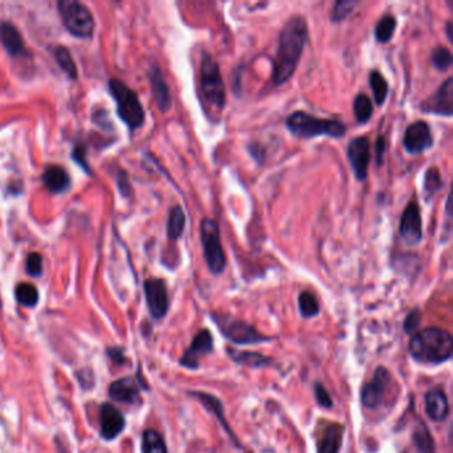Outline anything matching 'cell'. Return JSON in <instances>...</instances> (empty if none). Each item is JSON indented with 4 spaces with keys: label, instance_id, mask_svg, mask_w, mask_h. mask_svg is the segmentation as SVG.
Returning a JSON list of instances; mask_svg holds the SVG:
<instances>
[{
    "label": "cell",
    "instance_id": "obj_1",
    "mask_svg": "<svg viewBox=\"0 0 453 453\" xmlns=\"http://www.w3.org/2000/svg\"><path fill=\"white\" fill-rule=\"evenodd\" d=\"M307 41L309 25L306 19L300 15L290 18L279 35V44L273 61L272 79L276 87L286 84L294 76Z\"/></svg>",
    "mask_w": 453,
    "mask_h": 453
},
{
    "label": "cell",
    "instance_id": "obj_2",
    "mask_svg": "<svg viewBox=\"0 0 453 453\" xmlns=\"http://www.w3.org/2000/svg\"><path fill=\"white\" fill-rule=\"evenodd\" d=\"M408 351L419 363L441 364L452 356V335L450 331L439 327L423 329L411 338Z\"/></svg>",
    "mask_w": 453,
    "mask_h": 453
},
{
    "label": "cell",
    "instance_id": "obj_3",
    "mask_svg": "<svg viewBox=\"0 0 453 453\" xmlns=\"http://www.w3.org/2000/svg\"><path fill=\"white\" fill-rule=\"evenodd\" d=\"M287 131L298 138L310 140L319 136L331 138L344 137L347 128L339 120L320 118L303 111H296L286 118Z\"/></svg>",
    "mask_w": 453,
    "mask_h": 453
},
{
    "label": "cell",
    "instance_id": "obj_4",
    "mask_svg": "<svg viewBox=\"0 0 453 453\" xmlns=\"http://www.w3.org/2000/svg\"><path fill=\"white\" fill-rule=\"evenodd\" d=\"M108 85L118 105V118L132 132L140 129L145 122V111L137 93L121 80L111 79Z\"/></svg>",
    "mask_w": 453,
    "mask_h": 453
},
{
    "label": "cell",
    "instance_id": "obj_5",
    "mask_svg": "<svg viewBox=\"0 0 453 453\" xmlns=\"http://www.w3.org/2000/svg\"><path fill=\"white\" fill-rule=\"evenodd\" d=\"M199 92L212 108L222 111L226 104V89L219 65L209 54H203L199 65Z\"/></svg>",
    "mask_w": 453,
    "mask_h": 453
},
{
    "label": "cell",
    "instance_id": "obj_6",
    "mask_svg": "<svg viewBox=\"0 0 453 453\" xmlns=\"http://www.w3.org/2000/svg\"><path fill=\"white\" fill-rule=\"evenodd\" d=\"M60 18L65 30L75 38L89 39L95 32V18L91 10L78 0L58 1Z\"/></svg>",
    "mask_w": 453,
    "mask_h": 453
},
{
    "label": "cell",
    "instance_id": "obj_7",
    "mask_svg": "<svg viewBox=\"0 0 453 453\" xmlns=\"http://www.w3.org/2000/svg\"><path fill=\"white\" fill-rule=\"evenodd\" d=\"M199 238L208 269L214 276L222 274L226 269L228 261L221 242V232L214 219L203 218L201 221Z\"/></svg>",
    "mask_w": 453,
    "mask_h": 453
},
{
    "label": "cell",
    "instance_id": "obj_8",
    "mask_svg": "<svg viewBox=\"0 0 453 453\" xmlns=\"http://www.w3.org/2000/svg\"><path fill=\"white\" fill-rule=\"evenodd\" d=\"M212 318L216 322L218 330L222 333V335L238 346L258 344L272 340V336H266L259 333L253 324L242 319L219 313H213Z\"/></svg>",
    "mask_w": 453,
    "mask_h": 453
},
{
    "label": "cell",
    "instance_id": "obj_9",
    "mask_svg": "<svg viewBox=\"0 0 453 453\" xmlns=\"http://www.w3.org/2000/svg\"><path fill=\"white\" fill-rule=\"evenodd\" d=\"M145 300L149 314L155 320H161L169 311L168 287L164 279L149 278L144 282Z\"/></svg>",
    "mask_w": 453,
    "mask_h": 453
},
{
    "label": "cell",
    "instance_id": "obj_10",
    "mask_svg": "<svg viewBox=\"0 0 453 453\" xmlns=\"http://www.w3.org/2000/svg\"><path fill=\"white\" fill-rule=\"evenodd\" d=\"M371 158V144L366 136L354 137L347 145V159L353 168L357 181L363 182L368 176V165Z\"/></svg>",
    "mask_w": 453,
    "mask_h": 453
},
{
    "label": "cell",
    "instance_id": "obj_11",
    "mask_svg": "<svg viewBox=\"0 0 453 453\" xmlns=\"http://www.w3.org/2000/svg\"><path fill=\"white\" fill-rule=\"evenodd\" d=\"M399 234L407 246H417L423 241V222L417 202L411 201L403 210Z\"/></svg>",
    "mask_w": 453,
    "mask_h": 453
},
{
    "label": "cell",
    "instance_id": "obj_12",
    "mask_svg": "<svg viewBox=\"0 0 453 453\" xmlns=\"http://www.w3.org/2000/svg\"><path fill=\"white\" fill-rule=\"evenodd\" d=\"M214 349V339L209 330L202 329L193 338L190 346L179 359V364L189 370H196L199 367L201 360L206 355L212 354Z\"/></svg>",
    "mask_w": 453,
    "mask_h": 453
},
{
    "label": "cell",
    "instance_id": "obj_13",
    "mask_svg": "<svg viewBox=\"0 0 453 453\" xmlns=\"http://www.w3.org/2000/svg\"><path fill=\"white\" fill-rule=\"evenodd\" d=\"M126 420L112 403H102L99 408V432L105 441H113L124 432Z\"/></svg>",
    "mask_w": 453,
    "mask_h": 453
},
{
    "label": "cell",
    "instance_id": "obj_14",
    "mask_svg": "<svg viewBox=\"0 0 453 453\" xmlns=\"http://www.w3.org/2000/svg\"><path fill=\"white\" fill-rule=\"evenodd\" d=\"M420 109L424 113H432L443 118H452L453 115V80L448 78L432 96L421 102Z\"/></svg>",
    "mask_w": 453,
    "mask_h": 453
},
{
    "label": "cell",
    "instance_id": "obj_15",
    "mask_svg": "<svg viewBox=\"0 0 453 453\" xmlns=\"http://www.w3.org/2000/svg\"><path fill=\"white\" fill-rule=\"evenodd\" d=\"M434 145L431 128L426 121H416L406 129L403 146L410 155H421Z\"/></svg>",
    "mask_w": 453,
    "mask_h": 453
},
{
    "label": "cell",
    "instance_id": "obj_16",
    "mask_svg": "<svg viewBox=\"0 0 453 453\" xmlns=\"http://www.w3.org/2000/svg\"><path fill=\"white\" fill-rule=\"evenodd\" d=\"M391 382V375L387 368L377 367L375 371L374 377L371 382H368L360 394V399L364 407L367 408H377L387 393V388Z\"/></svg>",
    "mask_w": 453,
    "mask_h": 453
},
{
    "label": "cell",
    "instance_id": "obj_17",
    "mask_svg": "<svg viewBox=\"0 0 453 453\" xmlns=\"http://www.w3.org/2000/svg\"><path fill=\"white\" fill-rule=\"evenodd\" d=\"M137 379H133L131 376H125L118 379L111 383L108 388V395L112 400L129 404V406H137L141 401V391Z\"/></svg>",
    "mask_w": 453,
    "mask_h": 453
},
{
    "label": "cell",
    "instance_id": "obj_18",
    "mask_svg": "<svg viewBox=\"0 0 453 453\" xmlns=\"http://www.w3.org/2000/svg\"><path fill=\"white\" fill-rule=\"evenodd\" d=\"M149 81H151L152 93L157 104L158 109L162 113H168L172 109L173 100H172L170 88L165 80L162 71L158 68V65H152L151 72H149Z\"/></svg>",
    "mask_w": 453,
    "mask_h": 453
},
{
    "label": "cell",
    "instance_id": "obj_19",
    "mask_svg": "<svg viewBox=\"0 0 453 453\" xmlns=\"http://www.w3.org/2000/svg\"><path fill=\"white\" fill-rule=\"evenodd\" d=\"M0 43L11 58L27 56L25 44L19 30L8 21L0 23Z\"/></svg>",
    "mask_w": 453,
    "mask_h": 453
},
{
    "label": "cell",
    "instance_id": "obj_20",
    "mask_svg": "<svg viewBox=\"0 0 453 453\" xmlns=\"http://www.w3.org/2000/svg\"><path fill=\"white\" fill-rule=\"evenodd\" d=\"M424 403H426V412L432 421L440 423L448 417L450 401H448V396L441 387L430 390L426 394Z\"/></svg>",
    "mask_w": 453,
    "mask_h": 453
},
{
    "label": "cell",
    "instance_id": "obj_21",
    "mask_svg": "<svg viewBox=\"0 0 453 453\" xmlns=\"http://www.w3.org/2000/svg\"><path fill=\"white\" fill-rule=\"evenodd\" d=\"M44 186L54 195H63L71 188L72 179L69 173L59 165L47 168L41 176Z\"/></svg>",
    "mask_w": 453,
    "mask_h": 453
},
{
    "label": "cell",
    "instance_id": "obj_22",
    "mask_svg": "<svg viewBox=\"0 0 453 453\" xmlns=\"http://www.w3.org/2000/svg\"><path fill=\"white\" fill-rule=\"evenodd\" d=\"M344 436V427L339 423L327 424L318 441V453H339Z\"/></svg>",
    "mask_w": 453,
    "mask_h": 453
},
{
    "label": "cell",
    "instance_id": "obj_23",
    "mask_svg": "<svg viewBox=\"0 0 453 453\" xmlns=\"http://www.w3.org/2000/svg\"><path fill=\"white\" fill-rule=\"evenodd\" d=\"M192 396H195L197 400H199L202 403V406L205 408H208V411H210L212 414L214 415L218 419V421H221L222 427L225 428V431L229 434V436H232L233 439V443L239 447V443H238V439H236V434L232 431L230 426L226 423V419H225V414H223V406L221 403V400L217 399L216 396L213 395L206 394V393H201V391H193V393H189Z\"/></svg>",
    "mask_w": 453,
    "mask_h": 453
},
{
    "label": "cell",
    "instance_id": "obj_24",
    "mask_svg": "<svg viewBox=\"0 0 453 453\" xmlns=\"http://www.w3.org/2000/svg\"><path fill=\"white\" fill-rule=\"evenodd\" d=\"M226 353L233 362H236V364L252 367V368H261V367L272 364V362H273L266 355L254 353V351H242V350H236L234 347H228Z\"/></svg>",
    "mask_w": 453,
    "mask_h": 453
},
{
    "label": "cell",
    "instance_id": "obj_25",
    "mask_svg": "<svg viewBox=\"0 0 453 453\" xmlns=\"http://www.w3.org/2000/svg\"><path fill=\"white\" fill-rule=\"evenodd\" d=\"M185 212L179 205H175L169 210L168 216V222H166V234L170 241H177L179 236H182L185 230Z\"/></svg>",
    "mask_w": 453,
    "mask_h": 453
},
{
    "label": "cell",
    "instance_id": "obj_26",
    "mask_svg": "<svg viewBox=\"0 0 453 453\" xmlns=\"http://www.w3.org/2000/svg\"><path fill=\"white\" fill-rule=\"evenodd\" d=\"M15 299L20 306L27 307V309H34L39 303V290L32 283L21 282L15 287Z\"/></svg>",
    "mask_w": 453,
    "mask_h": 453
},
{
    "label": "cell",
    "instance_id": "obj_27",
    "mask_svg": "<svg viewBox=\"0 0 453 453\" xmlns=\"http://www.w3.org/2000/svg\"><path fill=\"white\" fill-rule=\"evenodd\" d=\"M141 453H168L164 436L156 430H145L141 434Z\"/></svg>",
    "mask_w": 453,
    "mask_h": 453
},
{
    "label": "cell",
    "instance_id": "obj_28",
    "mask_svg": "<svg viewBox=\"0 0 453 453\" xmlns=\"http://www.w3.org/2000/svg\"><path fill=\"white\" fill-rule=\"evenodd\" d=\"M54 56L58 61L60 69L67 75V78L71 80L78 79V67L76 63L72 58L71 51L67 47L63 45H58L54 49Z\"/></svg>",
    "mask_w": 453,
    "mask_h": 453
},
{
    "label": "cell",
    "instance_id": "obj_29",
    "mask_svg": "<svg viewBox=\"0 0 453 453\" xmlns=\"http://www.w3.org/2000/svg\"><path fill=\"white\" fill-rule=\"evenodd\" d=\"M444 188V181L440 175V170L437 168H428L424 175V182H423V192L424 198L427 202L434 199V196Z\"/></svg>",
    "mask_w": 453,
    "mask_h": 453
},
{
    "label": "cell",
    "instance_id": "obj_30",
    "mask_svg": "<svg viewBox=\"0 0 453 453\" xmlns=\"http://www.w3.org/2000/svg\"><path fill=\"white\" fill-rule=\"evenodd\" d=\"M397 21L394 15H384L382 16L375 25V39L380 44H387L394 38Z\"/></svg>",
    "mask_w": 453,
    "mask_h": 453
},
{
    "label": "cell",
    "instance_id": "obj_31",
    "mask_svg": "<svg viewBox=\"0 0 453 453\" xmlns=\"http://www.w3.org/2000/svg\"><path fill=\"white\" fill-rule=\"evenodd\" d=\"M353 111H354L356 121L359 124H366L367 121L371 120L373 113H374V107H373L371 99L364 93L356 95L354 99V105H353Z\"/></svg>",
    "mask_w": 453,
    "mask_h": 453
},
{
    "label": "cell",
    "instance_id": "obj_32",
    "mask_svg": "<svg viewBox=\"0 0 453 453\" xmlns=\"http://www.w3.org/2000/svg\"><path fill=\"white\" fill-rule=\"evenodd\" d=\"M368 81H370L371 91L374 93L376 105L382 107L386 102L387 96H388V82H387V80L379 71H371Z\"/></svg>",
    "mask_w": 453,
    "mask_h": 453
},
{
    "label": "cell",
    "instance_id": "obj_33",
    "mask_svg": "<svg viewBox=\"0 0 453 453\" xmlns=\"http://www.w3.org/2000/svg\"><path fill=\"white\" fill-rule=\"evenodd\" d=\"M298 307L303 318H313L319 314L320 306L311 291H302L298 298Z\"/></svg>",
    "mask_w": 453,
    "mask_h": 453
},
{
    "label": "cell",
    "instance_id": "obj_34",
    "mask_svg": "<svg viewBox=\"0 0 453 453\" xmlns=\"http://www.w3.org/2000/svg\"><path fill=\"white\" fill-rule=\"evenodd\" d=\"M431 64L440 72L448 71L453 64L451 51L444 45L436 47L432 51V55H431Z\"/></svg>",
    "mask_w": 453,
    "mask_h": 453
},
{
    "label": "cell",
    "instance_id": "obj_35",
    "mask_svg": "<svg viewBox=\"0 0 453 453\" xmlns=\"http://www.w3.org/2000/svg\"><path fill=\"white\" fill-rule=\"evenodd\" d=\"M414 441L416 448L420 453H434V439L431 437V434L428 428L424 424H420L415 430Z\"/></svg>",
    "mask_w": 453,
    "mask_h": 453
},
{
    "label": "cell",
    "instance_id": "obj_36",
    "mask_svg": "<svg viewBox=\"0 0 453 453\" xmlns=\"http://www.w3.org/2000/svg\"><path fill=\"white\" fill-rule=\"evenodd\" d=\"M357 7H359V1H353V0L336 1L331 12L333 23H342L343 20L347 19L349 16L353 15V12Z\"/></svg>",
    "mask_w": 453,
    "mask_h": 453
},
{
    "label": "cell",
    "instance_id": "obj_37",
    "mask_svg": "<svg viewBox=\"0 0 453 453\" xmlns=\"http://www.w3.org/2000/svg\"><path fill=\"white\" fill-rule=\"evenodd\" d=\"M25 272L30 276L39 278L43 274V256L39 253H30L25 259Z\"/></svg>",
    "mask_w": 453,
    "mask_h": 453
},
{
    "label": "cell",
    "instance_id": "obj_38",
    "mask_svg": "<svg viewBox=\"0 0 453 453\" xmlns=\"http://www.w3.org/2000/svg\"><path fill=\"white\" fill-rule=\"evenodd\" d=\"M76 380L80 384V387L85 391V390H92L96 384V377H95V373L92 368L85 367L81 368L79 371H76Z\"/></svg>",
    "mask_w": 453,
    "mask_h": 453
},
{
    "label": "cell",
    "instance_id": "obj_39",
    "mask_svg": "<svg viewBox=\"0 0 453 453\" xmlns=\"http://www.w3.org/2000/svg\"><path fill=\"white\" fill-rule=\"evenodd\" d=\"M105 354H107V357L115 364V366H125L128 364V357L125 355V349L124 347H120V346H113V347H108L105 350Z\"/></svg>",
    "mask_w": 453,
    "mask_h": 453
},
{
    "label": "cell",
    "instance_id": "obj_40",
    "mask_svg": "<svg viewBox=\"0 0 453 453\" xmlns=\"http://www.w3.org/2000/svg\"><path fill=\"white\" fill-rule=\"evenodd\" d=\"M314 393H316V399L319 406L324 408H331L334 406L333 397L330 393L326 390V387L322 383H316L314 384Z\"/></svg>",
    "mask_w": 453,
    "mask_h": 453
},
{
    "label": "cell",
    "instance_id": "obj_41",
    "mask_svg": "<svg viewBox=\"0 0 453 453\" xmlns=\"http://www.w3.org/2000/svg\"><path fill=\"white\" fill-rule=\"evenodd\" d=\"M420 319H421V316H420V311L417 309L412 310L407 318H406V322H404V330L407 333H414L415 330L419 327L420 324Z\"/></svg>",
    "mask_w": 453,
    "mask_h": 453
},
{
    "label": "cell",
    "instance_id": "obj_42",
    "mask_svg": "<svg viewBox=\"0 0 453 453\" xmlns=\"http://www.w3.org/2000/svg\"><path fill=\"white\" fill-rule=\"evenodd\" d=\"M72 158L75 162H78L80 166L84 169V172L89 173L91 175V168L89 165L87 164V158H85V148L81 146V145H76L75 149H74V153H72Z\"/></svg>",
    "mask_w": 453,
    "mask_h": 453
},
{
    "label": "cell",
    "instance_id": "obj_43",
    "mask_svg": "<svg viewBox=\"0 0 453 453\" xmlns=\"http://www.w3.org/2000/svg\"><path fill=\"white\" fill-rule=\"evenodd\" d=\"M386 148H387V144H386V138L384 136H379L377 140H376V144H375V152H376V165L380 166L383 164V156L386 153Z\"/></svg>",
    "mask_w": 453,
    "mask_h": 453
},
{
    "label": "cell",
    "instance_id": "obj_44",
    "mask_svg": "<svg viewBox=\"0 0 453 453\" xmlns=\"http://www.w3.org/2000/svg\"><path fill=\"white\" fill-rule=\"evenodd\" d=\"M247 148H249V153L252 155V157L254 158L258 164H261V162L265 161L266 152H265V149L259 144L252 142Z\"/></svg>",
    "mask_w": 453,
    "mask_h": 453
},
{
    "label": "cell",
    "instance_id": "obj_45",
    "mask_svg": "<svg viewBox=\"0 0 453 453\" xmlns=\"http://www.w3.org/2000/svg\"><path fill=\"white\" fill-rule=\"evenodd\" d=\"M445 34H447V38H448V40L452 43V21H451V20H448L447 24H445Z\"/></svg>",
    "mask_w": 453,
    "mask_h": 453
},
{
    "label": "cell",
    "instance_id": "obj_46",
    "mask_svg": "<svg viewBox=\"0 0 453 453\" xmlns=\"http://www.w3.org/2000/svg\"><path fill=\"white\" fill-rule=\"evenodd\" d=\"M1 306H3V303H1V298H0V309H1Z\"/></svg>",
    "mask_w": 453,
    "mask_h": 453
}]
</instances>
